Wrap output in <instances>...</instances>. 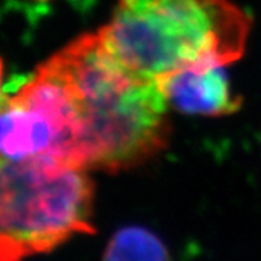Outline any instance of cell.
<instances>
[{"mask_svg":"<svg viewBox=\"0 0 261 261\" xmlns=\"http://www.w3.org/2000/svg\"><path fill=\"white\" fill-rule=\"evenodd\" d=\"M42 67L60 87L73 166L118 173L167 145L168 102L159 80L126 67L99 32L71 41Z\"/></svg>","mask_w":261,"mask_h":261,"instance_id":"1","label":"cell"},{"mask_svg":"<svg viewBox=\"0 0 261 261\" xmlns=\"http://www.w3.org/2000/svg\"><path fill=\"white\" fill-rule=\"evenodd\" d=\"M251 22L231 0H118L99 35L130 70L159 80L244 54Z\"/></svg>","mask_w":261,"mask_h":261,"instance_id":"2","label":"cell"},{"mask_svg":"<svg viewBox=\"0 0 261 261\" xmlns=\"http://www.w3.org/2000/svg\"><path fill=\"white\" fill-rule=\"evenodd\" d=\"M87 171L51 159H2L0 261H25L94 232Z\"/></svg>","mask_w":261,"mask_h":261,"instance_id":"3","label":"cell"},{"mask_svg":"<svg viewBox=\"0 0 261 261\" xmlns=\"http://www.w3.org/2000/svg\"><path fill=\"white\" fill-rule=\"evenodd\" d=\"M224 67H186L159 79L168 106L181 113L203 116L237 112L241 97L233 94Z\"/></svg>","mask_w":261,"mask_h":261,"instance_id":"4","label":"cell"},{"mask_svg":"<svg viewBox=\"0 0 261 261\" xmlns=\"http://www.w3.org/2000/svg\"><path fill=\"white\" fill-rule=\"evenodd\" d=\"M103 261H171L159 235L144 226H125L113 233Z\"/></svg>","mask_w":261,"mask_h":261,"instance_id":"5","label":"cell"}]
</instances>
